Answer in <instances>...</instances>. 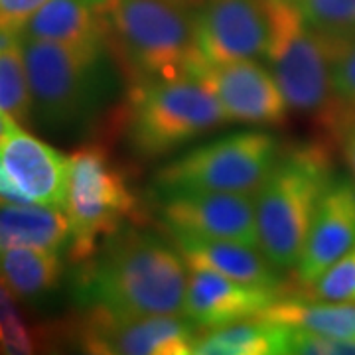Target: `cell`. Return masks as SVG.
Returning a JSON list of instances; mask_svg holds the SVG:
<instances>
[{
    "label": "cell",
    "instance_id": "obj_1",
    "mask_svg": "<svg viewBox=\"0 0 355 355\" xmlns=\"http://www.w3.org/2000/svg\"><path fill=\"white\" fill-rule=\"evenodd\" d=\"M190 268L154 233L123 231L107 237L99 257L81 272V300L128 316H182Z\"/></svg>",
    "mask_w": 355,
    "mask_h": 355
},
{
    "label": "cell",
    "instance_id": "obj_2",
    "mask_svg": "<svg viewBox=\"0 0 355 355\" xmlns=\"http://www.w3.org/2000/svg\"><path fill=\"white\" fill-rule=\"evenodd\" d=\"M334 180L330 154L304 144L277 156L254 191L259 247L279 270L296 268L326 188Z\"/></svg>",
    "mask_w": 355,
    "mask_h": 355
},
{
    "label": "cell",
    "instance_id": "obj_3",
    "mask_svg": "<svg viewBox=\"0 0 355 355\" xmlns=\"http://www.w3.org/2000/svg\"><path fill=\"white\" fill-rule=\"evenodd\" d=\"M109 44L140 83L191 77L203 62L196 14L184 0H107Z\"/></svg>",
    "mask_w": 355,
    "mask_h": 355
},
{
    "label": "cell",
    "instance_id": "obj_4",
    "mask_svg": "<svg viewBox=\"0 0 355 355\" xmlns=\"http://www.w3.org/2000/svg\"><path fill=\"white\" fill-rule=\"evenodd\" d=\"M265 4L268 42L263 60L266 67L292 111L308 114L336 132L347 105L334 91L328 42L291 2L265 0Z\"/></svg>",
    "mask_w": 355,
    "mask_h": 355
},
{
    "label": "cell",
    "instance_id": "obj_5",
    "mask_svg": "<svg viewBox=\"0 0 355 355\" xmlns=\"http://www.w3.org/2000/svg\"><path fill=\"white\" fill-rule=\"evenodd\" d=\"M32 93V116L46 130L83 127L107 97L103 58H85L50 40L18 36Z\"/></svg>",
    "mask_w": 355,
    "mask_h": 355
},
{
    "label": "cell",
    "instance_id": "obj_6",
    "mask_svg": "<svg viewBox=\"0 0 355 355\" xmlns=\"http://www.w3.org/2000/svg\"><path fill=\"white\" fill-rule=\"evenodd\" d=\"M229 123L217 97L193 77L140 83L130 99L128 140L142 158H158Z\"/></svg>",
    "mask_w": 355,
    "mask_h": 355
},
{
    "label": "cell",
    "instance_id": "obj_7",
    "mask_svg": "<svg viewBox=\"0 0 355 355\" xmlns=\"http://www.w3.org/2000/svg\"><path fill=\"white\" fill-rule=\"evenodd\" d=\"M137 207L127 176L99 144L71 154L65 216L71 227L69 257L85 263L97 253V241L114 235Z\"/></svg>",
    "mask_w": 355,
    "mask_h": 355
},
{
    "label": "cell",
    "instance_id": "obj_8",
    "mask_svg": "<svg viewBox=\"0 0 355 355\" xmlns=\"http://www.w3.org/2000/svg\"><path fill=\"white\" fill-rule=\"evenodd\" d=\"M279 144L266 132H237L198 146L164 166L156 182L164 193H254L277 162Z\"/></svg>",
    "mask_w": 355,
    "mask_h": 355
},
{
    "label": "cell",
    "instance_id": "obj_9",
    "mask_svg": "<svg viewBox=\"0 0 355 355\" xmlns=\"http://www.w3.org/2000/svg\"><path fill=\"white\" fill-rule=\"evenodd\" d=\"M198 326L184 316H128L91 306L69 328V336L87 354L190 355Z\"/></svg>",
    "mask_w": 355,
    "mask_h": 355
},
{
    "label": "cell",
    "instance_id": "obj_10",
    "mask_svg": "<svg viewBox=\"0 0 355 355\" xmlns=\"http://www.w3.org/2000/svg\"><path fill=\"white\" fill-rule=\"evenodd\" d=\"M164 196L162 217L172 235L259 247L254 193L176 191Z\"/></svg>",
    "mask_w": 355,
    "mask_h": 355
},
{
    "label": "cell",
    "instance_id": "obj_11",
    "mask_svg": "<svg viewBox=\"0 0 355 355\" xmlns=\"http://www.w3.org/2000/svg\"><path fill=\"white\" fill-rule=\"evenodd\" d=\"M191 77L216 95L229 123L282 125L291 109L275 76L259 60L203 64Z\"/></svg>",
    "mask_w": 355,
    "mask_h": 355
},
{
    "label": "cell",
    "instance_id": "obj_12",
    "mask_svg": "<svg viewBox=\"0 0 355 355\" xmlns=\"http://www.w3.org/2000/svg\"><path fill=\"white\" fill-rule=\"evenodd\" d=\"M196 40L205 64L263 60L268 42L265 0H200Z\"/></svg>",
    "mask_w": 355,
    "mask_h": 355
},
{
    "label": "cell",
    "instance_id": "obj_13",
    "mask_svg": "<svg viewBox=\"0 0 355 355\" xmlns=\"http://www.w3.org/2000/svg\"><path fill=\"white\" fill-rule=\"evenodd\" d=\"M277 298V288L245 284L211 270L190 268L182 316L198 326V330L209 331L259 318Z\"/></svg>",
    "mask_w": 355,
    "mask_h": 355
},
{
    "label": "cell",
    "instance_id": "obj_14",
    "mask_svg": "<svg viewBox=\"0 0 355 355\" xmlns=\"http://www.w3.org/2000/svg\"><path fill=\"white\" fill-rule=\"evenodd\" d=\"M355 247V184L336 178L318 203L296 265L298 280L308 286L326 272L338 259Z\"/></svg>",
    "mask_w": 355,
    "mask_h": 355
},
{
    "label": "cell",
    "instance_id": "obj_15",
    "mask_svg": "<svg viewBox=\"0 0 355 355\" xmlns=\"http://www.w3.org/2000/svg\"><path fill=\"white\" fill-rule=\"evenodd\" d=\"M0 156L10 178L30 202L64 211L71 156L32 137L22 125L14 128L0 144Z\"/></svg>",
    "mask_w": 355,
    "mask_h": 355
},
{
    "label": "cell",
    "instance_id": "obj_16",
    "mask_svg": "<svg viewBox=\"0 0 355 355\" xmlns=\"http://www.w3.org/2000/svg\"><path fill=\"white\" fill-rule=\"evenodd\" d=\"M107 0H48L22 34L62 44L85 58L99 60L109 44Z\"/></svg>",
    "mask_w": 355,
    "mask_h": 355
},
{
    "label": "cell",
    "instance_id": "obj_17",
    "mask_svg": "<svg viewBox=\"0 0 355 355\" xmlns=\"http://www.w3.org/2000/svg\"><path fill=\"white\" fill-rule=\"evenodd\" d=\"M174 239L188 268L211 270L227 279L254 286H279V268L266 259L259 247L186 235H174Z\"/></svg>",
    "mask_w": 355,
    "mask_h": 355
},
{
    "label": "cell",
    "instance_id": "obj_18",
    "mask_svg": "<svg viewBox=\"0 0 355 355\" xmlns=\"http://www.w3.org/2000/svg\"><path fill=\"white\" fill-rule=\"evenodd\" d=\"M69 243L71 227L62 209L34 202L0 205V249L34 247L62 253Z\"/></svg>",
    "mask_w": 355,
    "mask_h": 355
},
{
    "label": "cell",
    "instance_id": "obj_19",
    "mask_svg": "<svg viewBox=\"0 0 355 355\" xmlns=\"http://www.w3.org/2000/svg\"><path fill=\"white\" fill-rule=\"evenodd\" d=\"M259 318L322 336L355 340V304L322 302L312 298H277Z\"/></svg>",
    "mask_w": 355,
    "mask_h": 355
},
{
    "label": "cell",
    "instance_id": "obj_20",
    "mask_svg": "<svg viewBox=\"0 0 355 355\" xmlns=\"http://www.w3.org/2000/svg\"><path fill=\"white\" fill-rule=\"evenodd\" d=\"M60 254L34 247L0 249V279L16 298H40L55 288L62 279L64 263Z\"/></svg>",
    "mask_w": 355,
    "mask_h": 355
},
{
    "label": "cell",
    "instance_id": "obj_21",
    "mask_svg": "<svg viewBox=\"0 0 355 355\" xmlns=\"http://www.w3.org/2000/svg\"><path fill=\"white\" fill-rule=\"evenodd\" d=\"M282 338L280 324L253 318L200 336L193 355H282Z\"/></svg>",
    "mask_w": 355,
    "mask_h": 355
},
{
    "label": "cell",
    "instance_id": "obj_22",
    "mask_svg": "<svg viewBox=\"0 0 355 355\" xmlns=\"http://www.w3.org/2000/svg\"><path fill=\"white\" fill-rule=\"evenodd\" d=\"M0 111L12 116L18 125H28L34 119L20 42L0 51Z\"/></svg>",
    "mask_w": 355,
    "mask_h": 355
},
{
    "label": "cell",
    "instance_id": "obj_23",
    "mask_svg": "<svg viewBox=\"0 0 355 355\" xmlns=\"http://www.w3.org/2000/svg\"><path fill=\"white\" fill-rule=\"evenodd\" d=\"M50 331L36 330L26 324L20 314L16 296L0 279V352L12 355L36 354L40 347L48 345Z\"/></svg>",
    "mask_w": 355,
    "mask_h": 355
},
{
    "label": "cell",
    "instance_id": "obj_24",
    "mask_svg": "<svg viewBox=\"0 0 355 355\" xmlns=\"http://www.w3.org/2000/svg\"><path fill=\"white\" fill-rule=\"evenodd\" d=\"M326 42L355 36V0H286Z\"/></svg>",
    "mask_w": 355,
    "mask_h": 355
},
{
    "label": "cell",
    "instance_id": "obj_25",
    "mask_svg": "<svg viewBox=\"0 0 355 355\" xmlns=\"http://www.w3.org/2000/svg\"><path fill=\"white\" fill-rule=\"evenodd\" d=\"M308 291L312 300L355 304V247L308 284Z\"/></svg>",
    "mask_w": 355,
    "mask_h": 355
},
{
    "label": "cell",
    "instance_id": "obj_26",
    "mask_svg": "<svg viewBox=\"0 0 355 355\" xmlns=\"http://www.w3.org/2000/svg\"><path fill=\"white\" fill-rule=\"evenodd\" d=\"M282 355H355V340L322 336L292 326H282Z\"/></svg>",
    "mask_w": 355,
    "mask_h": 355
},
{
    "label": "cell",
    "instance_id": "obj_27",
    "mask_svg": "<svg viewBox=\"0 0 355 355\" xmlns=\"http://www.w3.org/2000/svg\"><path fill=\"white\" fill-rule=\"evenodd\" d=\"M331 83L338 99L355 109V36L342 42H328Z\"/></svg>",
    "mask_w": 355,
    "mask_h": 355
},
{
    "label": "cell",
    "instance_id": "obj_28",
    "mask_svg": "<svg viewBox=\"0 0 355 355\" xmlns=\"http://www.w3.org/2000/svg\"><path fill=\"white\" fill-rule=\"evenodd\" d=\"M48 0H0V28L20 34Z\"/></svg>",
    "mask_w": 355,
    "mask_h": 355
},
{
    "label": "cell",
    "instance_id": "obj_29",
    "mask_svg": "<svg viewBox=\"0 0 355 355\" xmlns=\"http://www.w3.org/2000/svg\"><path fill=\"white\" fill-rule=\"evenodd\" d=\"M338 140H340V146H342L343 158L352 170V176L355 182V109L354 107H347L345 113H343L342 121L338 123V128L334 132Z\"/></svg>",
    "mask_w": 355,
    "mask_h": 355
},
{
    "label": "cell",
    "instance_id": "obj_30",
    "mask_svg": "<svg viewBox=\"0 0 355 355\" xmlns=\"http://www.w3.org/2000/svg\"><path fill=\"white\" fill-rule=\"evenodd\" d=\"M10 203H30V198L16 186L0 156V205H10Z\"/></svg>",
    "mask_w": 355,
    "mask_h": 355
},
{
    "label": "cell",
    "instance_id": "obj_31",
    "mask_svg": "<svg viewBox=\"0 0 355 355\" xmlns=\"http://www.w3.org/2000/svg\"><path fill=\"white\" fill-rule=\"evenodd\" d=\"M16 127H18V123L14 121L12 116H8V114L0 111V144L6 140V137H8Z\"/></svg>",
    "mask_w": 355,
    "mask_h": 355
},
{
    "label": "cell",
    "instance_id": "obj_32",
    "mask_svg": "<svg viewBox=\"0 0 355 355\" xmlns=\"http://www.w3.org/2000/svg\"><path fill=\"white\" fill-rule=\"evenodd\" d=\"M184 2H188V0H184Z\"/></svg>",
    "mask_w": 355,
    "mask_h": 355
}]
</instances>
